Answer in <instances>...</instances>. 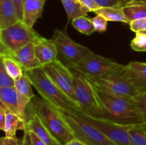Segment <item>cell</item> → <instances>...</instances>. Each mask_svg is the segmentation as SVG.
<instances>
[{
    "label": "cell",
    "mask_w": 146,
    "mask_h": 145,
    "mask_svg": "<svg viewBox=\"0 0 146 145\" xmlns=\"http://www.w3.org/2000/svg\"><path fill=\"white\" fill-rule=\"evenodd\" d=\"M94 88L106 109L102 117L123 125H145L142 112L135 98L113 95Z\"/></svg>",
    "instance_id": "obj_1"
},
{
    "label": "cell",
    "mask_w": 146,
    "mask_h": 145,
    "mask_svg": "<svg viewBox=\"0 0 146 145\" xmlns=\"http://www.w3.org/2000/svg\"><path fill=\"white\" fill-rule=\"evenodd\" d=\"M131 80L139 93L146 92V75L128 78Z\"/></svg>",
    "instance_id": "obj_31"
},
{
    "label": "cell",
    "mask_w": 146,
    "mask_h": 145,
    "mask_svg": "<svg viewBox=\"0 0 146 145\" xmlns=\"http://www.w3.org/2000/svg\"><path fill=\"white\" fill-rule=\"evenodd\" d=\"M45 0H25L22 21L31 28L42 14Z\"/></svg>",
    "instance_id": "obj_15"
},
{
    "label": "cell",
    "mask_w": 146,
    "mask_h": 145,
    "mask_svg": "<svg viewBox=\"0 0 146 145\" xmlns=\"http://www.w3.org/2000/svg\"><path fill=\"white\" fill-rule=\"evenodd\" d=\"M32 86L31 80L24 72V75L19 79L15 80V88L17 91V93L31 100H32L36 96L32 90L31 88Z\"/></svg>",
    "instance_id": "obj_23"
},
{
    "label": "cell",
    "mask_w": 146,
    "mask_h": 145,
    "mask_svg": "<svg viewBox=\"0 0 146 145\" xmlns=\"http://www.w3.org/2000/svg\"><path fill=\"white\" fill-rule=\"evenodd\" d=\"M42 69L61 90L76 102L74 94V75L69 67L57 59L43 65Z\"/></svg>",
    "instance_id": "obj_11"
},
{
    "label": "cell",
    "mask_w": 146,
    "mask_h": 145,
    "mask_svg": "<svg viewBox=\"0 0 146 145\" xmlns=\"http://www.w3.org/2000/svg\"><path fill=\"white\" fill-rule=\"evenodd\" d=\"M54 107L69 127L74 138L87 145H116L76 112H66L55 107Z\"/></svg>",
    "instance_id": "obj_4"
},
{
    "label": "cell",
    "mask_w": 146,
    "mask_h": 145,
    "mask_svg": "<svg viewBox=\"0 0 146 145\" xmlns=\"http://www.w3.org/2000/svg\"><path fill=\"white\" fill-rule=\"evenodd\" d=\"M120 1H121V7H123L124 5L131 2H141L146 4V0H120Z\"/></svg>",
    "instance_id": "obj_39"
},
{
    "label": "cell",
    "mask_w": 146,
    "mask_h": 145,
    "mask_svg": "<svg viewBox=\"0 0 146 145\" xmlns=\"http://www.w3.org/2000/svg\"><path fill=\"white\" fill-rule=\"evenodd\" d=\"M65 145H87V144H86L84 142L80 141L79 139H76V138H74V139H73L72 140L70 141L69 142H68V143Z\"/></svg>",
    "instance_id": "obj_40"
},
{
    "label": "cell",
    "mask_w": 146,
    "mask_h": 145,
    "mask_svg": "<svg viewBox=\"0 0 146 145\" xmlns=\"http://www.w3.org/2000/svg\"><path fill=\"white\" fill-rule=\"evenodd\" d=\"M34 50L36 56L42 65L58 59V49L52 39H46L40 36L34 43Z\"/></svg>",
    "instance_id": "obj_13"
},
{
    "label": "cell",
    "mask_w": 146,
    "mask_h": 145,
    "mask_svg": "<svg viewBox=\"0 0 146 145\" xmlns=\"http://www.w3.org/2000/svg\"><path fill=\"white\" fill-rule=\"evenodd\" d=\"M129 24L131 29L135 33L146 30V18L131 21Z\"/></svg>",
    "instance_id": "obj_34"
},
{
    "label": "cell",
    "mask_w": 146,
    "mask_h": 145,
    "mask_svg": "<svg viewBox=\"0 0 146 145\" xmlns=\"http://www.w3.org/2000/svg\"><path fill=\"white\" fill-rule=\"evenodd\" d=\"M24 72L28 76L41 98L52 106L66 112L82 111L77 102L68 98L43 71L42 67L32 70H26Z\"/></svg>",
    "instance_id": "obj_2"
},
{
    "label": "cell",
    "mask_w": 146,
    "mask_h": 145,
    "mask_svg": "<svg viewBox=\"0 0 146 145\" xmlns=\"http://www.w3.org/2000/svg\"><path fill=\"white\" fill-rule=\"evenodd\" d=\"M125 65L92 52L77 63L68 66L90 78H98L113 71L121 70Z\"/></svg>",
    "instance_id": "obj_8"
},
{
    "label": "cell",
    "mask_w": 146,
    "mask_h": 145,
    "mask_svg": "<svg viewBox=\"0 0 146 145\" xmlns=\"http://www.w3.org/2000/svg\"><path fill=\"white\" fill-rule=\"evenodd\" d=\"M21 145H46L38 137L34 132L26 129L21 140Z\"/></svg>",
    "instance_id": "obj_29"
},
{
    "label": "cell",
    "mask_w": 146,
    "mask_h": 145,
    "mask_svg": "<svg viewBox=\"0 0 146 145\" xmlns=\"http://www.w3.org/2000/svg\"><path fill=\"white\" fill-rule=\"evenodd\" d=\"M41 36L21 20L0 30V54L15 52L27 44L35 43Z\"/></svg>",
    "instance_id": "obj_6"
},
{
    "label": "cell",
    "mask_w": 146,
    "mask_h": 145,
    "mask_svg": "<svg viewBox=\"0 0 146 145\" xmlns=\"http://www.w3.org/2000/svg\"><path fill=\"white\" fill-rule=\"evenodd\" d=\"M135 36L131 43L133 50L138 52H146V36L140 33H135Z\"/></svg>",
    "instance_id": "obj_28"
},
{
    "label": "cell",
    "mask_w": 146,
    "mask_h": 145,
    "mask_svg": "<svg viewBox=\"0 0 146 145\" xmlns=\"http://www.w3.org/2000/svg\"><path fill=\"white\" fill-rule=\"evenodd\" d=\"M15 5L16 9H17V15L19 18L22 21L23 20V9H24V4L25 0H12Z\"/></svg>",
    "instance_id": "obj_36"
},
{
    "label": "cell",
    "mask_w": 146,
    "mask_h": 145,
    "mask_svg": "<svg viewBox=\"0 0 146 145\" xmlns=\"http://www.w3.org/2000/svg\"><path fill=\"white\" fill-rule=\"evenodd\" d=\"M29 105L30 112L38 116L44 127L63 145L74 139L69 127L51 104L36 95Z\"/></svg>",
    "instance_id": "obj_3"
},
{
    "label": "cell",
    "mask_w": 146,
    "mask_h": 145,
    "mask_svg": "<svg viewBox=\"0 0 146 145\" xmlns=\"http://www.w3.org/2000/svg\"><path fill=\"white\" fill-rule=\"evenodd\" d=\"M96 4L101 7H118L121 8L120 0H94Z\"/></svg>",
    "instance_id": "obj_33"
},
{
    "label": "cell",
    "mask_w": 146,
    "mask_h": 145,
    "mask_svg": "<svg viewBox=\"0 0 146 145\" xmlns=\"http://www.w3.org/2000/svg\"><path fill=\"white\" fill-rule=\"evenodd\" d=\"M74 112L89 122L116 145H132L128 134V130L132 126L121 125L106 118L92 116L83 111Z\"/></svg>",
    "instance_id": "obj_9"
},
{
    "label": "cell",
    "mask_w": 146,
    "mask_h": 145,
    "mask_svg": "<svg viewBox=\"0 0 146 145\" xmlns=\"http://www.w3.org/2000/svg\"><path fill=\"white\" fill-rule=\"evenodd\" d=\"M124 68L98 78H90L84 76L96 88L105 92L120 96L135 98L139 94V92L124 73Z\"/></svg>",
    "instance_id": "obj_7"
},
{
    "label": "cell",
    "mask_w": 146,
    "mask_h": 145,
    "mask_svg": "<svg viewBox=\"0 0 146 145\" xmlns=\"http://www.w3.org/2000/svg\"><path fill=\"white\" fill-rule=\"evenodd\" d=\"M0 58L6 71L14 80H19L24 75V69L22 67L11 57L9 55H0Z\"/></svg>",
    "instance_id": "obj_22"
},
{
    "label": "cell",
    "mask_w": 146,
    "mask_h": 145,
    "mask_svg": "<svg viewBox=\"0 0 146 145\" xmlns=\"http://www.w3.org/2000/svg\"><path fill=\"white\" fill-rule=\"evenodd\" d=\"M135 99L138 102V106L142 112L144 123L146 125V92L139 93L137 96L135 97Z\"/></svg>",
    "instance_id": "obj_32"
},
{
    "label": "cell",
    "mask_w": 146,
    "mask_h": 145,
    "mask_svg": "<svg viewBox=\"0 0 146 145\" xmlns=\"http://www.w3.org/2000/svg\"><path fill=\"white\" fill-rule=\"evenodd\" d=\"M70 68L74 75V94L76 102L83 112L92 116L102 117L106 109L93 84L84 75Z\"/></svg>",
    "instance_id": "obj_5"
},
{
    "label": "cell",
    "mask_w": 146,
    "mask_h": 145,
    "mask_svg": "<svg viewBox=\"0 0 146 145\" xmlns=\"http://www.w3.org/2000/svg\"><path fill=\"white\" fill-rule=\"evenodd\" d=\"M93 24H94L95 30L98 32H104L106 31L108 20L103 16L97 14L95 17L91 18Z\"/></svg>",
    "instance_id": "obj_30"
},
{
    "label": "cell",
    "mask_w": 146,
    "mask_h": 145,
    "mask_svg": "<svg viewBox=\"0 0 146 145\" xmlns=\"http://www.w3.org/2000/svg\"><path fill=\"white\" fill-rule=\"evenodd\" d=\"M30 117L26 122V129L34 132L38 137L46 145H63L46 128L37 115L30 112Z\"/></svg>",
    "instance_id": "obj_14"
},
{
    "label": "cell",
    "mask_w": 146,
    "mask_h": 145,
    "mask_svg": "<svg viewBox=\"0 0 146 145\" xmlns=\"http://www.w3.org/2000/svg\"><path fill=\"white\" fill-rule=\"evenodd\" d=\"M96 14L103 16L108 21L123 22L130 24L129 20L127 18L123 11L122 9L118 7H101L95 11Z\"/></svg>",
    "instance_id": "obj_21"
},
{
    "label": "cell",
    "mask_w": 146,
    "mask_h": 145,
    "mask_svg": "<svg viewBox=\"0 0 146 145\" xmlns=\"http://www.w3.org/2000/svg\"><path fill=\"white\" fill-rule=\"evenodd\" d=\"M6 121V112L0 109V129L4 131Z\"/></svg>",
    "instance_id": "obj_38"
},
{
    "label": "cell",
    "mask_w": 146,
    "mask_h": 145,
    "mask_svg": "<svg viewBox=\"0 0 146 145\" xmlns=\"http://www.w3.org/2000/svg\"><path fill=\"white\" fill-rule=\"evenodd\" d=\"M71 23L76 29L85 35H91L94 31H96L92 21L86 16L78 17L72 20Z\"/></svg>",
    "instance_id": "obj_25"
},
{
    "label": "cell",
    "mask_w": 146,
    "mask_h": 145,
    "mask_svg": "<svg viewBox=\"0 0 146 145\" xmlns=\"http://www.w3.org/2000/svg\"><path fill=\"white\" fill-rule=\"evenodd\" d=\"M137 33H140V34H144V35H145V36H146V30H143V31H139V32H137Z\"/></svg>",
    "instance_id": "obj_41"
},
{
    "label": "cell",
    "mask_w": 146,
    "mask_h": 145,
    "mask_svg": "<svg viewBox=\"0 0 146 145\" xmlns=\"http://www.w3.org/2000/svg\"><path fill=\"white\" fill-rule=\"evenodd\" d=\"M26 121L12 112L6 113L5 126L4 132L6 136H15L17 130H26Z\"/></svg>",
    "instance_id": "obj_17"
},
{
    "label": "cell",
    "mask_w": 146,
    "mask_h": 145,
    "mask_svg": "<svg viewBox=\"0 0 146 145\" xmlns=\"http://www.w3.org/2000/svg\"><path fill=\"white\" fill-rule=\"evenodd\" d=\"M15 87V80L10 76L0 61V88H14Z\"/></svg>",
    "instance_id": "obj_27"
},
{
    "label": "cell",
    "mask_w": 146,
    "mask_h": 145,
    "mask_svg": "<svg viewBox=\"0 0 146 145\" xmlns=\"http://www.w3.org/2000/svg\"><path fill=\"white\" fill-rule=\"evenodd\" d=\"M58 49V55L64 58L67 66H71L93 52L84 45L73 41L65 31L56 30L52 37Z\"/></svg>",
    "instance_id": "obj_10"
},
{
    "label": "cell",
    "mask_w": 146,
    "mask_h": 145,
    "mask_svg": "<svg viewBox=\"0 0 146 145\" xmlns=\"http://www.w3.org/2000/svg\"><path fill=\"white\" fill-rule=\"evenodd\" d=\"M0 55H9L11 57L22 67L24 71L35 69L43 66L36 56L34 43L33 42L27 44L15 52H9Z\"/></svg>",
    "instance_id": "obj_12"
},
{
    "label": "cell",
    "mask_w": 146,
    "mask_h": 145,
    "mask_svg": "<svg viewBox=\"0 0 146 145\" xmlns=\"http://www.w3.org/2000/svg\"><path fill=\"white\" fill-rule=\"evenodd\" d=\"M122 10L130 23L146 18V4L145 3H128L122 7Z\"/></svg>",
    "instance_id": "obj_20"
},
{
    "label": "cell",
    "mask_w": 146,
    "mask_h": 145,
    "mask_svg": "<svg viewBox=\"0 0 146 145\" xmlns=\"http://www.w3.org/2000/svg\"><path fill=\"white\" fill-rule=\"evenodd\" d=\"M124 73L128 78L133 77L145 76L146 75V63L131 61L128 65H125Z\"/></svg>",
    "instance_id": "obj_26"
},
{
    "label": "cell",
    "mask_w": 146,
    "mask_h": 145,
    "mask_svg": "<svg viewBox=\"0 0 146 145\" xmlns=\"http://www.w3.org/2000/svg\"><path fill=\"white\" fill-rule=\"evenodd\" d=\"M82 4H84L86 7L89 9L90 11L95 12L97 9L100 8L98 5L95 3L94 0H78Z\"/></svg>",
    "instance_id": "obj_37"
},
{
    "label": "cell",
    "mask_w": 146,
    "mask_h": 145,
    "mask_svg": "<svg viewBox=\"0 0 146 145\" xmlns=\"http://www.w3.org/2000/svg\"><path fill=\"white\" fill-rule=\"evenodd\" d=\"M19 20L12 0H0V30L16 24Z\"/></svg>",
    "instance_id": "obj_16"
},
{
    "label": "cell",
    "mask_w": 146,
    "mask_h": 145,
    "mask_svg": "<svg viewBox=\"0 0 146 145\" xmlns=\"http://www.w3.org/2000/svg\"><path fill=\"white\" fill-rule=\"evenodd\" d=\"M1 145H21V141L17 136H3L1 138Z\"/></svg>",
    "instance_id": "obj_35"
},
{
    "label": "cell",
    "mask_w": 146,
    "mask_h": 145,
    "mask_svg": "<svg viewBox=\"0 0 146 145\" xmlns=\"http://www.w3.org/2000/svg\"><path fill=\"white\" fill-rule=\"evenodd\" d=\"M66 12L68 21H72L78 17L86 16L89 9L78 0H61Z\"/></svg>",
    "instance_id": "obj_18"
},
{
    "label": "cell",
    "mask_w": 146,
    "mask_h": 145,
    "mask_svg": "<svg viewBox=\"0 0 146 145\" xmlns=\"http://www.w3.org/2000/svg\"><path fill=\"white\" fill-rule=\"evenodd\" d=\"M0 102H3L9 112L17 115L18 95L15 87L0 88Z\"/></svg>",
    "instance_id": "obj_19"
},
{
    "label": "cell",
    "mask_w": 146,
    "mask_h": 145,
    "mask_svg": "<svg viewBox=\"0 0 146 145\" xmlns=\"http://www.w3.org/2000/svg\"><path fill=\"white\" fill-rule=\"evenodd\" d=\"M132 145H146L145 125H133L128 130Z\"/></svg>",
    "instance_id": "obj_24"
}]
</instances>
